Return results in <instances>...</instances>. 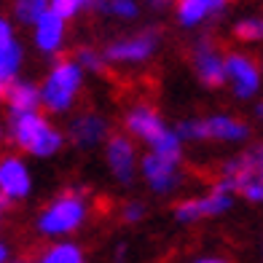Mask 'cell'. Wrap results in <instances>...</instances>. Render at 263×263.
Masks as SVG:
<instances>
[{
  "mask_svg": "<svg viewBox=\"0 0 263 263\" xmlns=\"http://www.w3.org/2000/svg\"><path fill=\"white\" fill-rule=\"evenodd\" d=\"M124 129H126V135L132 140L142 142V145L148 148V153L183 161V140H180V135L175 132V126H170L164 121V116L153 105L137 102V105L126 107Z\"/></svg>",
  "mask_w": 263,
  "mask_h": 263,
  "instance_id": "obj_1",
  "label": "cell"
},
{
  "mask_svg": "<svg viewBox=\"0 0 263 263\" xmlns=\"http://www.w3.org/2000/svg\"><path fill=\"white\" fill-rule=\"evenodd\" d=\"M89 220V201H86V188L83 185H70L62 194H57L46 204L35 220V229L46 239L62 242L65 236H73L83 229Z\"/></svg>",
  "mask_w": 263,
  "mask_h": 263,
  "instance_id": "obj_2",
  "label": "cell"
},
{
  "mask_svg": "<svg viewBox=\"0 0 263 263\" xmlns=\"http://www.w3.org/2000/svg\"><path fill=\"white\" fill-rule=\"evenodd\" d=\"M8 140L32 159H54L65 148L67 135L51 124L43 110L8 116Z\"/></svg>",
  "mask_w": 263,
  "mask_h": 263,
  "instance_id": "obj_3",
  "label": "cell"
},
{
  "mask_svg": "<svg viewBox=\"0 0 263 263\" xmlns=\"http://www.w3.org/2000/svg\"><path fill=\"white\" fill-rule=\"evenodd\" d=\"M83 78L86 73L76 59H57L41 81V107L46 116H67L73 110L83 91Z\"/></svg>",
  "mask_w": 263,
  "mask_h": 263,
  "instance_id": "obj_4",
  "label": "cell"
},
{
  "mask_svg": "<svg viewBox=\"0 0 263 263\" xmlns=\"http://www.w3.org/2000/svg\"><path fill=\"white\" fill-rule=\"evenodd\" d=\"M175 132L183 142H245L250 137V126L229 113L183 118L175 124Z\"/></svg>",
  "mask_w": 263,
  "mask_h": 263,
  "instance_id": "obj_5",
  "label": "cell"
},
{
  "mask_svg": "<svg viewBox=\"0 0 263 263\" xmlns=\"http://www.w3.org/2000/svg\"><path fill=\"white\" fill-rule=\"evenodd\" d=\"M102 153H105V166L116 177V183L121 185L135 183V177L140 175V151L137 142L126 132H113L110 140L102 145Z\"/></svg>",
  "mask_w": 263,
  "mask_h": 263,
  "instance_id": "obj_6",
  "label": "cell"
},
{
  "mask_svg": "<svg viewBox=\"0 0 263 263\" xmlns=\"http://www.w3.org/2000/svg\"><path fill=\"white\" fill-rule=\"evenodd\" d=\"M253 180H263V142L250 145L247 151L239 153V156L223 161L220 177L215 185H220L223 191H229V194H239V191Z\"/></svg>",
  "mask_w": 263,
  "mask_h": 263,
  "instance_id": "obj_7",
  "label": "cell"
},
{
  "mask_svg": "<svg viewBox=\"0 0 263 263\" xmlns=\"http://www.w3.org/2000/svg\"><path fill=\"white\" fill-rule=\"evenodd\" d=\"M234 207V194L223 191L220 185H212L207 194L201 196H191V199H180L177 204L172 207V215L177 223H196V220H204V218H220L223 212H229Z\"/></svg>",
  "mask_w": 263,
  "mask_h": 263,
  "instance_id": "obj_8",
  "label": "cell"
},
{
  "mask_svg": "<svg viewBox=\"0 0 263 263\" xmlns=\"http://www.w3.org/2000/svg\"><path fill=\"white\" fill-rule=\"evenodd\" d=\"M140 177L148 185V191L159 196L175 194L183 185V164L177 159H166V156H156V153H142L140 156Z\"/></svg>",
  "mask_w": 263,
  "mask_h": 263,
  "instance_id": "obj_9",
  "label": "cell"
},
{
  "mask_svg": "<svg viewBox=\"0 0 263 263\" xmlns=\"http://www.w3.org/2000/svg\"><path fill=\"white\" fill-rule=\"evenodd\" d=\"M159 51V32L142 30L135 35H124L105 46L107 65H142Z\"/></svg>",
  "mask_w": 263,
  "mask_h": 263,
  "instance_id": "obj_10",
  "label": "cell"
},
{
  "mask_svg": "<svg viewBox=\"0 0 263 263\" xmlns=\"http://www.w3.org/2000/svg\"><path fill=\"white\" fill-rule=\"evenodd\" d=\"M263 67L245 51L226 54V83H231V91L239 100H253L260 91Z\"/></svg>",
  "mask_w": 263,
  "mask_h": 263,
  "instance_id": "obj_11",
  "label": "cell"
},
{
  "mask_svg": "<svg viewBox=\"0 0 263 263\" xmlns=\"http://www.w3.org/2000/svg\"><path fill=\"white\" fill-rule=\"evenodd\" d=\"M32 170L30 164L16 156V153H8V156H0V199L6 204H16V201H25L32 194Z\"/></svg>",
  "mask_w": 263,
  "mask_h": 263,
  "instance_id": "obj_12",
  "label": "cell"
},
{
  "mask_svg": "<svg viewBox=\"0 0 263 263\" xmlns=\"http://www.w3.org/2000/svg\"><path fill=\"white\" fill-rule=\"evenodd\" d=\"M110 121L97 113V110H83L78 116L70 118V126H67V140L73 142L78 151H94L105 145L110 140Z\"/></svg>",
  "mask_w": 263,
  "mask_h": 263,
  "instance_id": "obj_13",
  "label": "cell"
},
{
  "mask_svg": "<svg viewBox=\"0 0 263 263\" xmlns=\"http://www.w3.org/2000/svg\"><path fill=\"white\" fill-rule=\"evenodd\" d=\"M191 65L201 86L220 89L226 83V54L210 38H199L191 51Z\"/></svg>",
  "mask_w": 263,
  "mask_h": 263,
  "instance_id": "obj_14",
  "label": "cell"
},
{
  "mask_svg": "<svg viewBox=\"0 0 263 263\" xmlns=\"http://www.w3.org/2000/svg\"><path fill=\"white\" fill-rule=\"evenodd\" d=\"M65 41H67V22L59 19L57 14H46L35 22L32 27V46L46 57H57L59 51L65 49Z\"/></svg>",
  "mask_w": 263,
  "mask_h": 263,
  "instance_id": "obj_15",
  "label": "cell"
},
{
  "mask_svg": "<svg viewBox=\"0 0 263 263\" xmlns=\"http://www.w3.org/2000/svg\"><path fill=\"white\" fill-rule=\"evenodd\" d=\"M0 100L6 102L8 116L43 110L41 107V83L27 81V78H16L14 83H8L6 89H0Z\"/></svg>",
  "mask_w": 263,
  "mask_h": 263,
  "instance_id": "obj_16",
  "label": "cell"
},
{
  "mask_svg": "<svg viewBox=\"0 0 263 263\" xmlns=\"http://www.w3.org/2000/svg\"><path fill=\"white\" fill-rule=\"evenodd\" d=\"M229 0H177L175 16L183 27H199L210 16H218L226 11Z\"/></svg>",
  "mask_w": 263,
  "mask_h": 263,
  "instance_id": "obj_17",
  "label": "cell"
},
{
  "mask_svg": "<svg viewBox=\"0 0 263 263\" xmlns=\"http://www.w3.org/2000/svg\"><path fill=\"white\" fill-rule=\"evenodd\" d=\"M25 65V46L16 38L0 46V89H6L8 83H14Z\"/></svg>",
  "mask_w": 263,
  "mask_h": 263,
  "instance_id": "obj_18",
  "label": "cell"
},
{
  "mask_svg": "<svg viewBox=\"0 0 263 263\" xmlns=\"http://www.w3.org/2000/svg\"><path fill=\"white\" fill-rule=\"evenodd\" d=\"M35 263H86V253L78 242L62 239V242H51Z\"/></svg>",
  "mask_w": 263,
  "mask_h": 263,
  "instance_id": "obj_19",
  "label": "cell"
},
{
  "mask_svg": "<svg viewBox=\"0 0 263 263\" xmlns=\"http://www.w3.org/2000/svg\"><path fill=\"white\" fill-rule=\"evenodd\" d=\"M49 8H51V0H14L11 3L14 19L25 27H35V22L49 14Z\"/></svg>",
  "mask_w": 263,
  "mask_h": 263,
  "instance_id": "obj_20",
  "label": "cell"
},
{
  "mask_svg": "<svg viewBox=\"0 0 263 263\" xmlns=\"http://www.w3.org/2000/svg\"><path fill=\"white\" fill-rule=\"evenodd\" d=\"M94 6L100 14L113 16L118 22H135L140 16V0H100Z\"/></svg>",
  "mask_w": 263,
  "mask_h": 263,
  "instance_id": "obj_21",
  "label": "cell"
},
{
  "mask_svg": "<svg viewBox=\"0 0 263 263\" xmlns=\"http://www.w3.org/2000/svg\"><path fill=\"white\" fill-rule=\"evenodd\" d=\"M76 62L81 65L83 73H94V76H102L107 70V59H105V51L94 49V46H81L76 51Z\"/></svg>",
  "mask_w": 263,
  "mask_h": 263,
  "instance_id": "obj_22",
  "label": "cell"
},
{
  "mask_svg": "<svg viewBox=\"0 0 263 263\" xmlns=\"http://www.w3.org/2000/svg\"><path fill=\"white\" fill-rule=\"evenodd\" d=\"M234 38L242 43H260L263 41V16H245L234 25Z\"/></svg>",
  "mask_w": 263,
  "mask_h": 263,
  "instance_id": "obj_23",
  "label": "cell"
},
{
  "mask_svg": "<svg viewBox=\"0 0 263 263\" xmlns=\"http://www.w3.org/2000/svg\"><path fill=\"white\" fill-rule=\"evenodd\" d=\"M94 6V0H51V14H57L59 19H65V22H73L78 19L86 8Z\"/></svg>",
  "mask_w": 263,
  "mask_h": 263,
  "instance_id": "obj_24",
  "label": "cell"
},
{
  "mask_svg": "<svg viewBox=\"0 0 263 263\" xmlns=\"http://www.w3.org/2000/svg\"><path fill=\"white\" fill-rule=\"evenodd\" d=\"M145 215H148V204L140 199H129L121 207V220L124 223H140V220H145Z\"/></svg>",
  "mask_w": 263,
  "mask_h": 263,
  "instance_id": "obj_25",
  "label": "cell"
},
{
  "mask_svg": "<svg viewBox=\"0 0 263 263\" xmlns=\"http://www.w3.org/2000/svg\"><path fill=\"white\" fill-rule=\"evenodd\" d=\"M250 204H263V180H253V183H247L242 191H239Z\"/></svg>",
  "mask_w": 263,
  "mask_h": 263,
  "instance_id": "obj_26",
  "label": "cell"
},
{
  "mask_svg": "<svg viewBox=\"0 0 263 263\" xmlns=\"http://www.w3.org/2000/svg\"><path fill=\"white\" fill-rule=\"evenodd\" d=\"M16 38V32H14V22H11L8 16L0 14V46L8 43V41H14Z\"/></svg>",
  "mask_w": 263,
  "mask_h": 263,
  "instance_id": "obj_27",
  "label": "cell"
},
{
  "mask_svg": "<svg viewBox=\"0 0 263 263\" xmlns=\"http://www.w3.org/2000/svg\"><path fill=\"white\" fill-rule=\"evenodd\" d=\"M145 6L151 11H166V8H175L177 0H145Z\"/></svg>",
  "mask_w": 263,
  "mask_h": 263,
  "instance_id": "obj_28",
  "label": "cell"
},
{
  "mask_svg": "<svg viewBox=\"0 0 263 263\" xmlns=\"http://www.w3.org/2000/svg\"><path fill=\"white\" fill-rule=\"evenodd\" d=\"M191 263H231L229 258H223V255H201L196 260H191Z\"/></svg>",
  "mask_w": 263,
  "mask_h": 263,
  "instance_id": "obj_29",
  "label": "cell"
},
{
  "mask_svg": "<svg viewBox=\"0 0 263 263\" xmlns=\"http://www.w3.org/2000/svg\"><path fill=\"white\" fill-rule=\"evenodd\" d=\"M8 258H11V250H8V245L3 242V239H0V263H11Z\"/></svg>",
  "mask_w": 263,
  "mask_h": 263,
  "instance_id": "obj_30",
  "label": "cell"
},
{
  "mask_svg": "<svg viewBox=\"0 0 263 263\" xmlns=\"http://www.w3.org/2000/svg\"><path fill=\"white\" fill-rule=\"evenodd\" d=\"M124 258H126V247L118 245V247H116V263H124Z\"/></svg>",
  "mask_w": 263,
  "mask_h": 263,
  "instance_id": "obj_31",
  "label": "cell"
},
{
  "mask_svg": "<svg viewBox=\"0 0 263 263\" xmlns=\"http://www.w3.org/2000/svg\"><path fill=\"white\" fill-rule=\"evenodd\" d=\"M6 207H8V204H6L3 199H0V226H3V215H6Z\"/></svg>",
  "mask_w": 263,
  "mask_h": 263,
  "instance_id": "obj_32",
  "label": "cell"
},
{
  "mask_svg": "<svg viewBox=\"0 0 263 263\" xmlns=\"http://www.w3.org/2000/svg\"><path fill=\"white\" fill-rule=\"evenodd\" d=\"M255 116H258V118H263V102H258V105H255Z\"/></svg>",
  "mask_w": 263,
  "mask_h": 263,
  "instance_id": "obj_33",
  "label": "cell"
},
{
  "mask_svg": "<svg viewBox=\"0 0 263 263\" xmlns=\"http://www.w3.org/2000/svg\"><path fill=\"white\" fill-rule=\"evenodd\" d=\"M0 142H3V124H0Z\"/></svg>",
  "mask_w": 263,
  "mask_h": 263,
  "instance_id": "obj_34",
  "label": "cell"
},
{
  "mask_svg": "<svg viewBox=\"0 0 263 263\" xmlns=\"http://www.w3.org/2000/svg\"><path fill=\"white\" fill-rule=\"evenodd\" d=\"M11 263H22V260H11Z\"/></svg>",
  "mask_w": 263,
  "mask_h": 263,
  "instance_id": "obj_35",
  "label": "cell"
},
{
  "mask_svg": "<svg viewBox=\"0 0 263 263\" xmlns=\"http://www.w3.org/2000/svg\"><path fill=\"white\" fill-rule=\"evenodd\" d=\"M94 3H100V0H94Z\"/></svg>",
  "mask_w": 263,
  "mask_h": 263,
  "instance_id": "obj_36",
  "label": "cell"
},
{
  "mask_svg": "<svg viewBox=\"0 0 263 263\" xmlns=\"http://www.w3.org/2000/svg\"><path fill=\"white\" fill-rule=\"evenodd\" d=\"M260 67H263V65H260Z\"/></svg>",
  "mask_w": 263,
  "mask_h": 263,
  "instance_id": "obj_37",
  "label": "cell"
}]
</instances>
